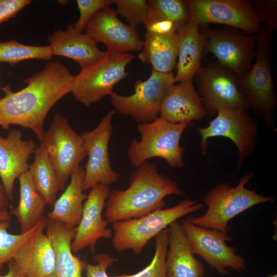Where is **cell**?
Listing matches in <instances>:
<instances>
[{"instance_id":"cell-1","label":"cell","mask_w":277,"mask_h":277,"mask_svg":"<svg viewBox=\"0 0 277 277\" xmlns=\"http://www.w3.org/2000/svg\"><path fill=\"white\" fill-rule=\"evenodd\" d=\"M73 75L58 62L50 61L35 74L26 78V87L13 92L10 85L2 87L0 127L15 125L28 128L42 141L44 124L53 105L72 90Z\"/></svg>"},{"instance_id":"cell-2","label":"cell","mask_w":277,"mask_h":277,"mask_svg":"<svg viewBox=\"0 0 277 277\" xmlns=\"http://www.w3.org/2000/svg\"><path fill=\"white\" fill-rule=\"evenodd\" d=\"M171 194L185 195L177 183L161 174L156 165L146 161L130 176L126 189L109 192L105 216L109 223L139 218L165 206L164 199Z\"/></svg>"},{"instance_id":"cell-3","label":"cell","mask_w":277,"mask_h":277,"mask_svg":"<svg viewBox=\"0 0 277 277\" xmlns=\"http://www.w3.org/2000/svg\"><path fill=\"white\" fill-rule=\"evenodd\" d=\"M253 176L252 171L246 173L235 187L229 183L216 185L203 199L207 207L206 212L200 216H188L185 220L199 227L227 234L228 223L235 216L259 204L274 202L273 196H265L246 187Z\"/></svg>"},{"instance_id":"cell-4","label":"cell","mask_w":277,"mask_h":277,"mask_svg":"<svg viewBox=\"0 0 277 277\" xmlns=\"http://www.w3.org/2000/svg\"><path fill=\"white\" fill-rule=\"evenodd\" d=\"M272 33L263 26L258 33L255 60L248 72L238 78L240 89L252 110L265 124L275 129L277 96L271 67Z\"/></svg>"},{"instance_id":"cell-5","label":"cell","mask_w":277,"mask_h":277,"mask_svg":"<svg viewBox=\"0 0 277 277\" xmlns=\"http://www.w3.org/2000/svg\"><path fill=\"white\" fill-rule=\"evenodd\" d=\"M191 124L188 122L172 124L160 117L149 123L138 124L137 130L141 139H133L127 151L131 165L137 168L149 159L160 157L171 167H183L185 149L180 142L183 132Z\"/></svg>"},{"instance_id":"cell-6","label":"cell","mask_w":277,"mask_h":277,"mask_svg":"<svg viewBox=\"0 0 277 277\" xmlns=\"http://www.w3.org/2000/svg\"><path fill=\"white\" fill-rule=\"evenodd\" d=\"M203 207V203L186 199L174 206L159 209L139 218L114 222L113 246L118 252L131 250L138 254L151 239L172 223Z\"/></svg>"},{"instance_id":"cell-7","label":"cell","mask_w":277,"mask_h":277,"mask_svg":"<svg viewBox=\"0 0 277 277\" xmlns=\"http://www.w3.org/2000/svg\"><path fill=\"white\" fill-rule=\"evenodd\" d=\"M134 55L131 53H116L107 50L106 54L73 76L72 90L74 99L89 106L106 95H111L117 83L128 75L127 65Z\"/></svg>"},{"instance_id":"cell-8","label":"cell","mask_w":277,"mask_h":277,"mask_svg":"<svg viewBox=\"0 0 277 277\" xmlns=\"http://www.w3.org/2000/svg\"><path fill=\"white\" fill-rule=\"evenodd\" d=\"M216 114L207 126L197 128L202 154L206 155L209 139L216 136L229 138L237 148L240 168L254 151L259 135L258 123L242 109L222 108Z\"/></svg>"},{"instance_id":"cell-9","label":"cell","mask_w":277,"mask_h":277,"mask_svg":"<svg viewBox=\"0 0 277 277\" xmlns=\"http://www.w3.org/2000/svg\"><path fill=\"white\" fill-rule=\"evenodd\" d=\"M175 83L172 72L152 70L148 79L136 81L133 93L124 96L113 92L111 102L120 113L130 116L140 123H149L159 117L163 99Z\"/></svg>"},{"instance_id":"cell-10","label":"cell","mask_w":277,"mask_h":277,"mask_svg":"<svg viewBox=\"0 0 277 277\" xmlns=\"http://www.w3.org/2000/svg\"><path fill=\"white\" fill-rule=\"evenodd\" d=\"M189 19L199 26L220 24L248 34L258 33L262 23L251 1L185 0Z\"/></svg>"},{"instance_id":"cell-11","label":"cell","mask_w":277,"mask_h":277,"mask_svg":"<svg viewBox=\"0 0 277 277\" xmlns=\"http://www.w3.org/2000/svg\"><path fill=\"white\" fill-rule=\"evenodd\" d=\"M41 144L45 147L57 176L60 191L87 155L83 140L60 113L54 115Z\"/></svg>"},{"instance_id":"cell-12","label":"cell","mask_w":277,"mask_h":277,"mask_svg":"<svg viewBox=\"0 0 277 277\" xmlns=\"http://www.w3.org/2000/svg\"><path fill=\"white\" fill-rule=\"evenodd\" d=\"M206 38L205 50L216 58L218 64L238 78L249 70L255 56L258 33L248 34L233 28L211 29L203 26Z\"/></svg>"},{"instance_id":"cell-13","label":"cell","mask_w":277,"mask_h":277,"mask_svg":"<svg viewBox=\"0 0 277 277\" xmlns=\"http://www.w3.org/2000/svg\"><path fill=\"white\" fill-rule=\"evenodd\" d=\"M195 76L206 114H215L222 108H249L237 76L218 63L201 67Z\"/></svg>"},{"instance_id":"cell-14","label":"cell","mask_w":277,"mask_h":277,"mask_svg":"<svg viewBox=\"0 0 277 277\" xmlns=\"http://www.w3.org/2000/svg\"><path fill=\"white\" fill-rule=\"evenodd\" d=\"M182 224L195 254L202 257L221 275H227L229 270L242 272L246 268L244 258L236 249L227 244L232 240L218 230L199 227L185 219Z\"/></svg>"},{"instance_id":"cell-15","label":"cell","mask_w":277,"mask_h":277,"mask_svg":"<svg viewBox=\"0 0 277 277\" xmlns=\"http://www.w3.org/2000/svg\"><path fill=\"white\" fill-rule=\"evenodd\" d=\"M115 112L114 109L110 110L94 129L80 134L88 156L84 169V191L99 184L109 186L120 177V174L112 168L108 152Z\"/></svg>"},{"instance_id":"cell-16","label":"cell","mask_w":277,"mask_h":277,"mask_svg":"<svg viewBox=\"0 0 277 277\" xmlns=\"http://www.w3.org/2000/svg\"><path fill=\"white\" fill-rule=\"evenodd\" d=\"M84 30L97 43L105 45L108 51L125 53L140 51L143 47V41L136 28L122 22L115 10L109 6L95 13L87 23Z\"/></svg>"},{"instance_id":"cell-17","label":"cell","mask_w":277,"mask_h":277,"mask_svg":"<svg viewBox=\"0 0 277 277\" xmlns=\"http://www.w3.org/2000/svg\"><path fill=\"white\" fill-rule=\"evenodd\" d=\"M109 186L99 184L92 188L84 203L81 220L75 227L71 243L72 252L89 247L94 252L97 241L112 237L113 231L107 228L108 221L102 212L109 193Z\"/></svg>"},{"instance_id":"cell-18","label":"cell","mask_w":277,"mask_h":277,"mask_svg":"<svg viewBox=\"0 0 277 277\" xmlns=\"http://www.w3.org/2000/svg\"><path fill=\"white\" fill-rule=\"evenodd\" d=\"M36 148L33 140L23 139L19 130H11L6 137L0 135V179L10 201L16 179L29 170L28 160Z\"/></svg>"},{"instance_id":"cell-19","label":"cell","mask_w":277,"mask_h":277,"mask_svg":"<svg viewBox=\"0 0 277 277\" xmlns=\"http://www.w3.org/2000/svg\"><path fill=\"white\" fill-rule=\"evenodd\" d=\"M206 114L192 80L178 82L168 91L161 104L160 117L172 124L200 121Z\"/></svg>"},{"instance_id":"cell-20","label":"cell","mask_w":277,"mask_h":277,"mask_svg":"<svg viewBox=\"0 0 277 277\" xmlns=\"http://www.w3.org/2000/svg\"><path fill=\"white\" fill-rule=\"evenodd\" d=\"M48 41L53 56L70 58L77 63L81 69L98 61L107 53L98 49L94 38L76 30L72 25L66 30L54 31Z\"/></svg>"},{"instance_id":"cell-21","label":"cell","mask_w":277,"mask_h":277,"mask_svg":"<svg viewBox=\"0 0 277 277\" xmlns=\"http://www.w3.org/2000/svg\"><path fill=\"white\" fill-rule=\"evenodd\" d=\"M168 229L169 242L166 258V277H203L204 267L195 258L182 223L176 220Z\"/></svg>"},{"instance_id":"cell-22","label":"cell","mask_w":277,"mask_h":277,"mask_svg":"<svg viewBox=\"0 0 277 277\" xmlns=\"http://www.w3.org/2000/svg\"><path fill=\"white\" fill-rule=\"evenodd\" d=\"M46 228L55 253L54 269L46 277H82L85 261L74 255L71 249L75 228L49 219Z\"/></svg>"},{"instance_id":"cell-23","label":"cell","mask_w":277,"mask_h":277,"mask_svg":"<svg viewBox=\"0 0 277 277\" xmlns=\"http://www.w3.org/2000/svg\"><path fill=\"white\" fill-rule=\"evenodd\" d=\"M27 277H46L53 270L55 253L49 237L43 232L30 238L13 260Z\"/></svg>"},{"instance_id":"cell-24","label":"cell","mask_w":277,"mask_h":277,"mask_svg":"<svg viewBox=\"0 0 277 277\" xmlns=\"http://www.w3.org/2000/svg\"><path fill=\"white\" fill-rule=\"evenodd\" d=\"M206 38L199 26L190 19L181 29L174 81L192 80L201 67V59Z\"/></svg>"},{"instance_id":"cell-25","label":"cell","mask_w":277,"mask_h":277,"mask_svg":"<svg viewBox=\"0 0 277 277\" xmlns=\"http://www.w3.org/2000/svg\"><path fill=\"white\" fill-rule=\"evenodd\" d=\"M181 37V30L163 35L146 32L138 57L141 61L150 64L153 71L172 72L176 65Z\"/></svg>"},{"instance_id":"cell-26","label":"cell","mask_w":277,"mask_h":277,"mask_svg":"<svg viewBox=\"0 0 277 277\" xmlns=\"http://www.w3.org/2000/svg\"><path fill=\"white\" fill-rule=\"evenodd\" d=\"M84 169L80 166L70 175V181L63 193L55 201L50 220L57 221L75 228L81 220L84 203L87 195L83 192Z\"/></svg>"},{"instance_id":"cell-27","label":"cell","mask_w":277,"mask_h":277,"mask_svg":"<svg viewBox=\"0 0 277 277\" xmlns=\"http://www.w3.org/2000/svg\"><path fill=\"white\" fill-rule=\"evenodd\" d=\"M19 199L17 205L11 208L10 213L14 215L21 227V233L34 227L44 216L46 202L36 190L28 170L20 175Z\"/></svg>"},{"instance_id":"cell-28","label":"cell","mask_w":277,"mask_h":277,"mask_svg":"<svg viewBox=\"0 0 277 277\" xmlns=\"http://www.w3.org/2000/svg\"><path fill=\"white\" fill-rule=\"evenodd\" d=\"M29 169L32 181L47 205L53 207L60 191L55 169L42 144L36 148Z\"/></svg>"},{"instance_id":"cell-29","label":"cell","mask_w":277,"mask_h":277,"mask_svg":"<svg viewBox=\"0 0 277 277\" xmlns=\"http://www.w3.org/2000/svg\"><path fill=\"white\" fill-rule=\"evenodd\" d=\"M49 220L44 217L30 230L19 234L8 231L11 220L0 221V271L5 264L13 260L16 252L30 238L44 231Z\"/></svg>"},{"instance_id":"cell-30","label":"cell","mask_w":277,"mask_h":277,"mask_svg":"<svg viewBox=\"0 0 277 277\" xmlns=\"http://www.w3.org/2000/svg\"><path fill=\"white\" fill-rule=\"evenodd\" d=\"M52 58L53 54L49 45H28L15 39L8 42L0 41V63L14 65L25 60L50 61Z\"/></svg>"},{"instance_id":"cell-31","label":"cell","mask_w":277,"mask_h":277,"mask_svg":"<svg viewBox=\"0 0 277 277\" xmlns=\"http://www.w3.org/2000/svg\"><path fill=\"white\" fill-rule=\"evenodd\" d=\"M168 242L169 231L167 228L155 237V253L148 266L134 274L111 277H166V258Z\"/></svg>"},{"instance_id":"cell-32","label":"cell","mask_w":277,"mask_h":277,"mask_svg":"<svg viewBox=\"0 0 277 277\" xmlns=\"http://www.w3.org/2000/svg\"><path fill=\"white\" fill-rule=\"evenodd\" d=\"M147 2L149 8L181 26L189 20V15L184 1L148 0Z\"/></svg>"},{"instance_id":"cell-33","label":"cell","mask_w":277,"mask_h":277,"mask_svg":"<svg viewBox=\"0 0 277 277\" xmlns=\"http://www.w3.org/2000/svg\"><path fill=\"white\" fill-rule=\"evenodd\" d=\"M116 5L117 14L125 18L129 25L136 27V25L144 23L148 11L146 0H112Z\"/></svg>"},{"instance_id":"cell-34","label":"cell","mask_w":277,"mask_h":277,"mask_svg":"<svg viewBox=\"0 0 277 277\" xmlns=\"http://www.w3.org/2000/svg\"><path fill=\"white\" fill-rule=\"evenodd\" d=\"M143 24L146 28V32L161 35L179 32L183 26L164 17L149 7L147 17Z\"/></svg>"},{"instance_id":"cell-35","label":"cell","mask_w":277,"mask_h":277,"mask_svg":"<svg viewBox=\"0 0 277 277\" xmlns=\"http://www.w3.org/2000/svg\"><path fill=\"white\" fill-rule=\"evenodd\" d=\"M76 4L80 16L72 26L76 30L83 32L87 23L95 13L113 3L112 0H77Z\"/></svg>"},{"instance_id":"cell-36","label":"cell","mask_w":277,"mask_h":277,"mask_svg":"<svg viewBox=\"0 0 277 277\" xmlns=\"http://www.w3.org/2000/svg\"><path fill=\"white\" fill-rule=\"evenodd\" d=\"M261 22L272 32L277 28V1L276 0L251 1Z\"/></svg>"},{"instance_id":"cell-37","label":"cell","mask_w":277,"mask_h":277,"mask_svg":"<svg viewBox=\"0 0 277 277\" xmlns=\"http://www.w3.org/2000/svg\"><path fill=\"white\" fill-rule=\"evenodd\" d=\"M93 260L97 262L92 265L85 261L84 268L87 277H110L107 273V268L112 265L115 259L108 253H100L94 255Z\"/></svg>"},{"instance_id":"cell-38","label":"cell","mask_w":277,"mask_h":277,"mask_svg":"<svg viewBox=\"0 0 277 277\" xmlns=\"http://www.w3.org/2000/svg\"><path fill=\"white\" fill-rule=\"evenodd\" d=\"M30 3L29 0H0V24L14 17Z\"/></svg>"},{"instance_id":"cell-39","label":"cell","mask_w":277,"mask_h":277,"mask_svg":"<svg viewBox=\"0 0 277 277\" xmlns=\"http://www.w3.org/2000/svg\"><path fill=\"white\" fill-rule=\"evenodd\" d=\"M8 265V272L4 275H0V277H27L13 260L9 262Z\"/></svg>"},{"instance_id":"cell-40","label":"cell","mask_w":277,"mask_h":277,"mask_svg":"<svg viewBox=\"0 0 277 277\" xmlns=\"http://www.w3.org/2000/svg\"><path fill=\"white\" fill-rule=\"evenodd\" d=\"M9 199L0 179V210H7L9 206Z\"/></svg>"},{"instance_id":"cell-41","label":"cell","mask_w":277,"mask_h":277,"mask_svg":"<svg viewBox=\"0 0 277 277\" xmlns=\"http://www.w3.org/2000/svg\"><path fill=\"white\" fill-rule=\"evenodd\" d=\"M11 215L8 210H0V221L11 220Z\"/></svg>"},{"instance_id":"cell-42","label":"cell","mask_w":277,"mask_h":277,"mask_svg":"<svg viewBox=\"0 0 277 277\" xmlns=\"http://www.w3.org/2000/svg\"><path fill=\"white\" fill-rule=\"evenodd\" d=\"M58 2L62 4V5H65L68 3L67 1H59Z\"/></svg>"},{"instance_id":"cell-43","label":"cell","mask_w":277,"mask_h":277,"mask_svg":"<svg viewBox=\"0 0 277 277\" xmlns=\"http://www.w3.org/2000/svg\"><path fill=\"white\" fill-rule=\"evenodd\" d=\"M267 277H277V274L276 273L269 274Z\"/></svg>"}]
</instances>
